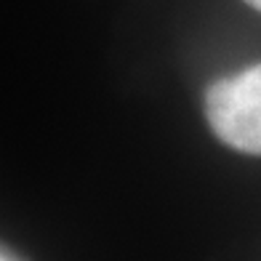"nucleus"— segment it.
I'll list each match as a JSON object with an SVG mask.
<instances>
[{"label":"nucleus","mask_w":261,"mask_h":261,"mask_svg":"<svg viewBox=\"0 0 261 261\" xmlns=\"http://www.w3.org/2000/svg\"><path fill=\"white\" fill-rule=\"evenodd\" d=\"M205 117L227 147L261 155V62L213 80L205 91Z\"/></svg>","instance_id":"nucleus-1"},{"label":"nucleus","mask_w":261,"mask_h":261,"mask_svg":"<svg viewBox=\"0 0 261 261\" xmlns=\"http://www.w3.org/2000/svg\"><path fill=\"white\" fill-rule=\"evenodd\" d=\"M245 3L251 6V8H256V11H261V0H245Z\"/></svg>","instance_id":"nucleus-2"},{"label":"nucleus","mask_w":261,"mask_h":261,"mask_svg":"<svg viewBox=\"0 0 261 261\" xmlns=\"http://www.w3.org/2000/svg\"><path fill=\"white\" fill-rule=\"evenodd\" d=\"M0 261H11V258H8L6 253H0Z\"/></svg>","instance_id":"nucleus-3"}]
</instances>
